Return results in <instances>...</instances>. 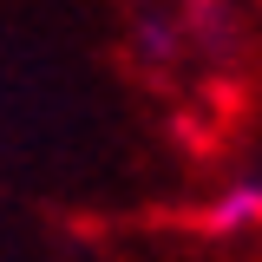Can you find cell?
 Instances as JSON below:
<instances>
[{
	"instance_id": "1",
	"label": "cell",
	"mask_w": 262,
	"mask_h": 262,
	"mask_svg": "<svg viewBox=\"0 0 262 262\" xmlns=\"http://www.w3.org/2000/svg\"><path fill=\"white\" fill-rule=\"evenodd\" d=\"M196 223L210 229V236H236V229H256L262 223V184H236V190H223Z\"/></svg>"
}]
</instances>
